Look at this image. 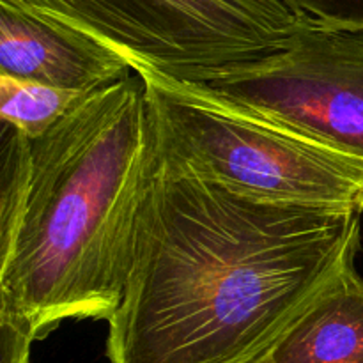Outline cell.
Returning a JSON list of instances; mask_svg holds the SVG:
<instances>
[{
  "label": "cell",
  "instance_id": "cell-1",
  "mask_svg": "<svg viewBox=\"0 0 363 363\" xmlns=\"http://www.w3.org/2000/svg\"><path fill=\"white\" fill-rule=\"evenodd\" d=\"M362 215L245 197L152 135L110 363H254L357 262Z\"/></svg>",
  "mask_w": 363,
  "mask_h": 363
},
{
  "label": "cell",
  "instance_id": "cell-2",
  "mask_svg": "<svg viewBox=\"0 0 363 363\" xmlns=\"http://www.w3.org/2000/svg\"><path fill=\"white\" fill-rule=\"evenodd\" d=\"M152 152L142 78L98 89L38 138L0 133V311L43 340L123 300Z\"/></svg>",
  "mask_w": 363,
  "mask_h": 363
},
{
  "label": "cell",
  "instance_id": "cell-3",
  "mask_svg": "<svg viewBox=\"0 0 363 363\" xmlns=\"http://www.w3.org/2000/svg\"><path fill=\"white\" fill-rule=\"evenodd\" d=\"M158 147L197 176L269 204L363 213V160L197 82L130 64Z\"/></svg>",
  "mask_w": 363,
  "mask_h": 363
},
{
  "label": "cell",
  "instance_id": "cell-4",
  "mask_svg": "<svg viewBox=\"0 0 363 363\" xmlns=\"http://www.w3.org/2000/svg\"><path fill=\"white\" fill-rule=\"evenodd\" d=\"M69 27L130 64L202 82L273 55L303 18L282 0H0Z\"/></svg>",
  "mask_w": 363,
  "mask_h": 363
},
{
  "label": "cell",
  "instance_id": "cell-5",
  "mask_svg": "<svg viewBox=\"0 0 363 363\" xmlns=\"http://www.w3.org/2000/svg\"><path fill=\"white\" fill-rule=\"evenodd\" d=\"M197 84L363 160V32L303 18L277 53Z\"/></svg>",
  "mask_w": 363,
  "mask_h": 363
},
{
  "label": "cell",
  "instance_id": "cell-6",
  "mask_svg": "<svg viewBox=\"0 0 363 363\" xmlns=\"http://www.w3.org/2000/svg\"><path fill=\"white\" fill-rule=\"evenodd\" d=\"M123 55L57 21L0 2V74L94 92L131 73Z\"/></svg>",
  "mask_w": 363,
  "mask_h": 363
},
{
  "label": "cell",
  "instance_id": "cell-7",
  "mask_svg": "<svg viewBox=\"0 0 363 363\" xmlns=\"http://www.w3.org/2000/svg\"><path fill=\"white\" fill-rule=\"evenodd\" d=\"M254 363H363V277L344 268Z\"/></svg>",
  "mask_w": 363,
  "mask_h": 363
},
{
  "label": "cell",
  "instance_id": "cell-8",
  "mask_svg": "<svg viewBox=\"0 0 363 363\" xmlns=\"http://www.w3.org/2000/svg\"><path fill=\"white\" fill-rule=\"evenodd\" d=\"M89 94L92 92L66 91L0 74V117L28 138H38L69 116Z\"/></svg>",
  "mask_w": 363,
  "mask_h": 363
},
{
  "label": "cell",
  "instance_id": "cell-9",
  "mask_svg": "<svg viewBox=\"0 0 363 363\" xmlns=\"http://www.w3.org/2000/svg\"><path fill=\"white\" fill-rule=\"evenodd\" d=\"M298 16L339 30L363 32V0H282Z\"/></svg>",
  "mask_w": 363,
  "mask_h": 363
},
{
  "label": "cell",
  "instance_id": "cell-10",
  "mask_svg": "<svg viewBox=\"0 0 363 363\" xmlns=\"http://www.w3.org/2000/svg\"><path fill=\"white\" fill-rule=\"evenodd\" d=\"M35 332L25 319L0 311V363H30Z\"/></svg>",
  "mask_w": 363,
  "mask_h": 363
}]
</instances>
